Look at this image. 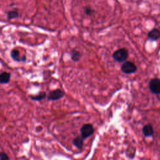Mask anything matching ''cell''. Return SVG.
I'll return each instance as SVG.
<instances>
[{
	"label": "cell",
	"mask_w": 160,
	"mask_h": 160,
	"mask_svg": "<svg viewBox=\"0 0 160 160\" xmlns=\"http://www.w3.org/2000/svg\"><path fill=\"white\" fill-rule=\"evenodd\" d=\"M128 56V51L124 48H121L116 51L113 53L112 58L116 61L121 62L124 61L127 59Z\"/></svg>",
	"instance_id": "1"
},
{
	"label": "cell",
	"mask_w": 160,
	"mask_h": 160,
	"mask_svg": "<svg viewBox=\"0 0 160 160\" xmlns=\"http://www.w3.org/2000/svg\"><path fill=\"white\" fill-rule=\"evenodd\" d=\"M149 87L152 93L160 94V79L158 78L152 79L149 83Z\"/></svg>",
	"instance_id": "2"
},
{
	"label": "cell",
	"mask_w": 160,
	"mask_h": 160,
	"mask_svg": "<svg viewBox=\"0 0 160 160\" xmlns=\"http://www.w3.org/2000/svg\"><path fill=\"white\" fill-rule=\"evenodd\" d=\"M121 70L125 74H131L136 72L137 68L133 62L128 61L122 64L121 66Z\"/></svg>",
	"instance_id": "3"
},
{
	"label": "cell",
	"mask_w": 160,
	"mask_h": 160,
	"mask_svg": "<svg viewBox=\"0 0 160 160\" xmlns=\"http://www.w3.org/2000/svg\"><path fill=\"white\" fill-rule=\"evenodd\" d=\"M94 132L93 127L90 124H86L83 125L81 129V137L82 138H86L92 134Z\"/></svg>",
	"instance_id": "4"
},
{
	"label": "cell",
	"mask_w": 160,
	"mask_h": 160,
	"mask_svg": "<svg viewBox=\"0 0 160 160\" xmlns=\"http://www.w3.org/2000/svg\"><path fill=\"white\" fill-rule=\"evenodd\" d=\"M64 95V93L62 91L61 89H55L51 92H49V94L48 96V99L49 100H52V101H55L58 100L61 98H62Z\"/></svg>",
	"instance_id": "5"
},
{
	"label": "cell",
	"mask_w": 160,
	"mask_h": 160,
	"mask_svg": "<svg viewBox=\"0 0 160 160\" xmlns=\"http://www.w3.org/2000/svg\"><path fill=\"white\" fill-rule=\"evenodd\" d=\"M148 36L149 39L155 41L160 37V31L158 29H154L148 33Z\"/></svg>",
	"instance_id": "6"
},
{
	"label": "cell",
	"mask_w": 160,
	"mask_h": 160,
	"mask_svg": "<svg viewBox=\"0 0 160 160\" xmlns=\"http://www.w3.org/2000/svg\"><path fill=\"white\" fill-rule=\"evenodd\" d=\"M11 74L7 72H3L0 74V83L1 84H6L10 80Z\"/></svg>",
	"instance_id": "7"
},
{
	"label": "cell",
	"mask_w": 160,
	"mask_h": 160,
	"mask_svg": "<svg viewBox=\"0 0 160 160\" xmlns=\"http://www.w3.org/2000/svg\"><path fill=\"white\" fill-rule=\"evenodd\" d=\"M142 132L146 136H151L153 134V128L151 124H146L142 128Z\"/></svg>",
	"instance_id": "8"
},
{
	"label": "cell",
	"mask_w": 160,
	"mask_h": 160,
	"mask_svg": "<svg viewBox=\"0 0 160 160\" xmlns=\"http://www.w3.org/2000/svg\"><path fill=\"white\" fill-rule=\"evenodd\" d=\"M11 55L12 58L16 61H24L26 60L25 56H23L22 58L19 56V52L18 50H16V49L12 50Z\"/></svg>",
	"instance_id": "9"
},
{
	"label": "cell",
	"mask_w": 160,
	"mask_h": 160,
	"mask_svg": "<svg viewBox=\"0 0 160 160\" xmlns=\"http://www.w3.org/2000/svg\"><path fill=\"white\" fill-rule=\"evenodd\" d=\"M46 92H41L36 96H31L30 98L31 99L34 101H41L46 98Z\"/></svg>",
	"instance_id": "10"
},
{
	"label": "cell",
	"mask_w": 160,
	"mask_h": 160,
	"mask_svg": "<svg viewBox=\"0 0 160 160\" xmlns=\"http://www.w3.org/2000/svg\"><path fill=\"white\" fill-rule=\"evenodd\" d=\"M74 144L78 148L81 149L83 145V139L82 137H76L73 140Z\"/></svg>",
	"instance_id": "11"
},
{
	"label": "cell",
	"mask_w": 160,
	"mask_h": 160,
	"mask_svg": "<svg viewBox=\"0 0 160 160\" xmlns=\"http://www.w3.org/2000/svg\"><path fill=\"white\" fill-rule=\"evenodd\" d=\"M81 54L80 53L77 51H73L71 53V58L73 61H77L80 59Z\"/></svg>",
	"instance_id": "12"
},
{
	"label": "cell",
	"mask_w": 160,
	"mask_h": 160,
	"mask_svg": "<svg viewBox=\"0 0 160 160\" xmlns=\"http://www.w3.org/2000/svg\"><path fill=\"white\" fill-rule=\"evenodd\" d=\"M8 18L11 19H14V18H16L18 16V13L17 11H10L8 13Z\"/></svg>",
	"instance_id": "13"
},
{
	"label": "cell",
	"mask_w": 160,
	"mask_h": 160,
	"mask_svg": "<svg viewBox=\"0 0 160 160\" xmlns=\"http://www.w3.org/2000/svg\"><path fill=\"white\" fill-rule=\"evenodd\" d=\"M0 160H9L8 156L4 152H0Z\"/></svg>",
	"instance_id": "14"
},
{
	"label": "cell",
	"mask_w": 160,
	"mask_h": 160,
	"mask_svg": "<svg viewBox=\"0 0 160 160\" xmlns=\"http://www.w3.org/2000/svg\"><path fill=\"white\" fill-rule=\"evenodd\" d=\"M133 148H130V149H128L127 150V152H128V156L131 157V158L134 156V154H135V150H134L133 151H132Z\"/></svg>",
	"instance_id": "15"
},
{
	"label": "cell",
	"mask_w": 160,
	"mask_h": 160,
	"mask_svg": "<svg viewBox=\"0 0 160 160\" xmlns=\"http://www.w3.org/2000/svg\"><path fill=\"white\" fill-rule=\"evenodd\" d=\"M92 10H93V9H92L91 8H89V7H86V8H85L84 11H85V13H86L87 15H90V14H92V13L94 12V11H93Z\"/></svg>",
	"instance_id": "16"
}]
</instances>
